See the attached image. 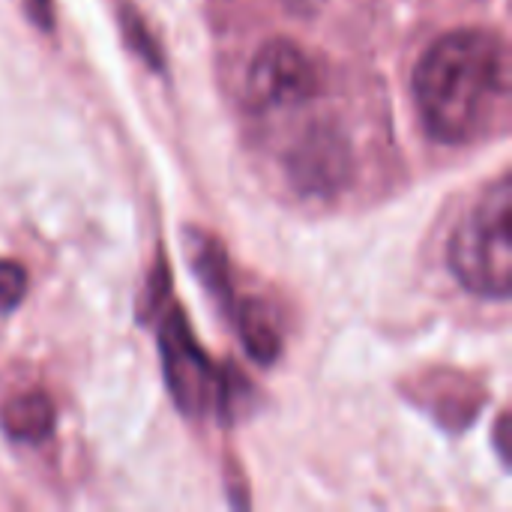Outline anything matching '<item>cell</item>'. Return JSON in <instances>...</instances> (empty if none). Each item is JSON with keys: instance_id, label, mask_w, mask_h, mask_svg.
<instances>
[{"instance_id": "cell-1", "label": "cell", "mask_w": 512, "mask_h": 512, "mask_svg": "<svg viewBox=\"0 0 512 512\" xmlns=\"http://www.w3.org/2000/svg\"><path fill=\"white\" fill-rule=\"evenodd\" d=\"M507 48L489 30L441 36L414 69V96L426 132L441 144H468L492 129L507 102Z\"/></svg>"}, {"instance_id": "cell-2", "label": "cell", "mask_w": 512, "mask_h": 512, "mask_svg": "<svg viewBox=\"0 0 512 512\" xmlns=\"http://www.w3.org/2000/svg\"><path fill=\"white\" fill-rule=\"evenodd\" d=\"M510 207V177L504 174L483 192L450 237L447 258L456 282L486 300H507L512 291Z\"/></svg>"}, {"instance_id": "cell-3", "label": "cell", "mask_w": 512, "mask_h": 512, "mask_svg": "<svg viewBox=\"0 0 512 512\" xmlns=\"http://www.w3.org/2000/svg\"><path fill=\"white\" fill-rule=\"evenodd\" d=\"M159 351L174 405L186 417H204L210 411L228 414V402L234 396L228 378L204 354L186 324V315L177 306H168L159 321Z\"/></svg>"}, {"instance_id": "cell-4", "label": "cell", "mask_w": 512, "mask_h": 512, "mask_svg": "<svg viewBox=\"0 0 512 512\" xmlns=\"http://www.w3.org/2000/svg\"><path fill=\"white\" fill-rule=\"evenodd\" d=\"M321 90V75L312 57L291 39L264 42L246 72V99L255 111L300 105Z\"/></svg>"}, {"instance_id": "cell-5", "label": "cell", "mask_w": 512, "mask_h": 512, "mask_svg": "<svg viewBox=\"0 0 512 512\" xmlns=\"http://www.w3.org/2000/svg\"><path fill=\"white\" fill-rule=\"evenodd\" d=\"M291 183L303 195H321L330 198L342 192V186L351 180L354 156L348 138L333 126H312L288 153L285 159Z\"/></svg>"}, {"instance_id": "cell-6", "label": "cell", "mask_w": 512, "mask_h": 512, "mask_svg": "<svg viewBox=\"0 0 512 512\" xmlns=\"http://www.w3.org/2000/svg\"><path fill=\"white\" fill-rule=\"evenodd\" d=\"M234 324H237V333L243 339V348L249 351V357L261 366H270L279 360L282 354V336H279V327L273 321V312L255 300L249 303H237L234 312H231Z\"/></svg>"}, {"instance_id": "cell-7", "label": "cell", "mask_w": 512, "mask_h": 512, "mask_svg": "<svg viewBox=\"0 0 512 512\" xmlns=\"http://www.w3.org/2000/svg\"><path fill=\"white\" fill-rule=\"evenodd\" d=\"M0 426L18 444L42 441L54 429V405L42 393H24L3 408Z\"/></svg>"}, {"instance_id": "cell-8", "label": "cell", "mask_w": 512, "mask_h": 512, "mask_svg": "<svg viewBox=\"0 0 512 512\" xmlns=\"http://www.w3.org/2000/svg\"><path fill=\"white\" fill-rule=\"evenodd\" d=\"M27 294V273L18 261L0 258V315H9L18 309V303Z\"/></svg>"}, {"instance_id": "cell-9", "label": "cell", "mask_w": 512, "mask_h": 512, "mask_svg": "<svg viewBox=\"0 0 512 512\" xmlns=\"http://www.w3.org/2000/svg\"><path fill=\"white\" fill-rule=\"evenodd\" d=\"M507 432H510V414L504 411L501 417H498V432H495V444H498V453H501V462L507 465L510 462V453H507Z\"/></svg>"}, {"instance_id": "cell-10", "label": "cell", "mask_w": 512, "mask_h": 512, "mask_svg": "<svg viewBox=\"0 0 512 512\" xmlns=\"http://www.w3.org/2000/svg\"><path fill=\"white\" fill-rule=\"evenodd\" d=\"M27 6H30V18L48 30L51 27V0H27Z\"/></svg>"}]
</instances>
